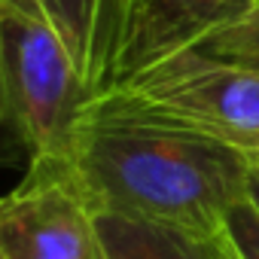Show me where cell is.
<instances>
[{
  "instance_id": "5bb4252c",
  "label": "cell",
  "mask_w": 259,
  "mask_h": 259,
  "mask_svg": "<svg viewBox=\"0 0 259 259\" xmlns=\"http://www.w3.org/2000/svg\"><path fill=\"white\" fill-rule=\"evenodd\" d=\"M135 4H138V0H132V16H135Z\"/></svg>"
},
{
  "instance_id": "30bf717a",
  "label": "cell",
  "mask_w": 259,
  "mask_h": 259,
  "mask_svg": "<svg viewBox=\"0 0 259 259\" xmlns=\"http://www.w3.org/2000/svg\"><path fill=\"white\" fill-rule=\"evenodd\" d=\"M0 10H10V13H22V16L49 22L46 10H43V0H0Z\"/></svg>"
},
{
  "instance_id": "7a4b0ae2",
  "label": "cell",
  "mask_w": 259,
  "mask_h": 259,
  "mask_svg": "<svg viewBox=\"0 0 259 259\" xmlns=\"http://www.w3.org/2000/svg\"><path fill=\"white\" fill-rule=\"evenodd\" d=\"M4 116L31 159H67L92 95L49 22L0 10Z\"/></svg>"
},
{
  "instance_id": "ba28073f",
  "label": "cell",
  "mask_w": 259,
  "mask_h": 259,
  "mask_svg": "<svg viewBox=\"0 0 259 259\" xmlns=\"http://www.w3.org/2000/svg\"><path fill=\"white\" fill-rule=\"evenodd\" d=\"M195 49H204V52H210L217 58L259 64V4H253L235 22H229V25L217 28L213 34H207Z\"/></svg>"
},
{
  "instance_id": "9a60e30c",
  "label": "cell",
  "mask_w": 259,
  "mask_h": 259,
  "mask_svg": "<svg viewBox=\"0 0 259 259\" xmlns=\"http://www.w3.org/2000/svg\"><path fill=\"white\" fill-rule=\"evenodd\" d=\"M253 4H259V0H253Z\"/></svg>"
},
{
  "instance_id": "5b68a950",
  "label": "cell",
  "mask_w": 259,
  "mask_h": 259,
  "mask_svg": "<svg viewBox=\"0 0 259 259\" xmlns=\"http://www.w3.org/2000/svg\"><path fill=\"white\" fill-rule=\"evenodd\" d=\"M43 10L92 98L119 85L132 0H43Z\"/></svg>"
},
{
  "instance_id": "7c38bea8",
  "label": "cell",
  "mask_w": 259,
  "mask_h": 259,
  "mask_svg": "<svg viewBox=\"0 0 259 259\" xmlns=\"http://www.w3.org/2000/svg\"><path fill=\"white\" fill-rule=\"evenodd\" d=\"M247 198L256 204V210H259V171H253V180H250V192H247Z\"/></svg>"
},
{
  "instance_id": "6da1fadb",
  "label": "cell",
  "mask_w": 259,
  "mask_h": 259,
  "mask_svg": "<svg viewBox=\"0 0 259 259\" xmlns=\"http://www.w3.org/2000/svg\"><path fill=\"white\" fill-rule=\"evenodd\" d=\"M67 162L95 210L174 229L198 244L226 232L250 192L253 159L195 128L104 92L89 101Z\"/></svg>"
},
{
  "instance_id": "8992f818",
  "label": "cell",
  "mask_w": 259,
  "mask_h": 259,
  "mask_svg": "<svg viewBox=\"0 0 259 259\" xmlns=\"http://www.w3.org/2000/svg\"><path fill=\"white\" fill-rule=\"evenodd\" d=\"M250 7L253 0H138L119 82L165 55L198 46L207 34L235 22Z\"/></svg>"
},
{
  "instance_id": "3957f363",
  "label": "cell",
  "mask_w": 259,
  "mask_h": 259,
  "mask_svg": "<svg viewBox=\"0 0 259 259\" xmlns=\"http://www.w3.org/2000/svg\"><path fill=\"white\" fill-rule=\"evenodd\" d=\"M110 92L250 159L259 156V64L217 58L192 46L135 70Z\"/></svg>"
},
{
  "instance_id": "9c48e42d",
  "label": "cell",
  "mask_w": 259,
  "mask_h": 259,
  "mask_svg": "<svg viewBox=\"0 0 259 259\" xmlns=\"http://www.w3.org/2000/svg\"><path fill=\"white\" fill-rule=\"evenodd\" d=\"M223 238L235 259H259V210L250 198L229 210Z\"/></svg>"
},
{
  "instance_id": "277c9868",
  "label": "cell",
  "mask_w": 259,
  "mask_h": 259,
  "mask_svg": "<svg viewBox=\"0 0 259 259\" xmlns=\"http://www.w3.org/2000/svg\"><path fill=\"white\" fill-rule=\"evenodd\" d=\"M0 259H101L95 207L67 159H31L4 198Z\"/></svg>"
},
{
  "instance_id": "4fadbf2b",
  "label": "cell",
  "mask_w": 259,
  "mask_h": 259,
  "mask_svg": "<svg viewBox=\"0 0 259 259\" xmlns=\"http://www.w3.org/2000/svg\"><path fill=\"white\" fill-rule=\"evenodd\" d=\"M253 168H256V171H259V156H253Z\"/></svg>"
},
{
  "instance_id": "8fae6325",
  "label": "cell",
  "mask_w": 259,
  "mask_h": 259,
  "mask_svg": "<svg viewBox=\"0 0 259 259\" xmlns=\"http://www.w3.org/2000/svg\"><path fill=\"white\" fill-rule=\"evenodd\" d=\"M207 259H235V253L229 250L226 238H220V241H213V244L207 247Z\"/></svg>"
},
{
  "instance_id": "52a82bcc",
  "label": "cell",
  "mask_w": 259,
  "mask_h": 259,
  "mask_svg": "<svg viewBox=\"0 0 259 259\" xmlns=\"http://www.w3.org/2000/svg\"><path fill=\"white\" fill-rule=\"evenodd\" d=\"M101 259H207L210 244H198L174 229L95 210Z\"/></svg>"
}]
</instances>
